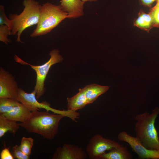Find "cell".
Here are the masks:
<instances>
[{
	"instance_id": "obj_1",
	"label": "cell",
	"mask_w": 159,
	"mask_h": 159,
	"mask_svg": "<svg viewBox=\"0 0 159 159\" xmlns=\"http://www.w3.org/2000/svg\"><path fill=\"white\" fill-rule=\"evenodd\" d=\"M64 117L62 115L50 114L47 111H36L31 112L25 122L19 124L20 127L29 132L52 140L58 132L59 122Z\"/></svg>"
},
{
	"instance_id": "obj_2",
	"label": "cell",
	"mask_w": 159,
	"mask_h": 159,
	"mask_svg": "<svg viewBox=\"0 0 159 159\" xmlns=\"http://www.w3.org/2000/svg\"><path fill=\"white\" fill-rule=\"evenodd\" d=\"M159 114V107H156L150 113L145 112L136 115L134 130L135 137L146 148L159 150V138L155 126Z\"/></svg>"
},
{
	"instance_id": "obj_3",
	"label": "cell",
	"mask_w": 159,
	"mask_h": 159,
	"mask_svg": "<svg viewBox=\"0 0 159 159\" xmlns=\"http://www.w3.org/2000/svg\"><path fill=\"white\" fill-rule=\"evenodd\" d=\"M23 4V11L19 14H11L9 18L11 22V35L16 34V41L21 43L20 37L23 31L38 23L41 6L35 0H24Z\"/></svg>"
},
{
	"instance_id": "obj_4",
	"label": "cell",
	"mask_w": 159,
	"mask_h": 159,
	"mask_svg": "<svg viewBox=\"0 0 159 159\" xmlns=\"http://www.w3.org/2000/svg\"><path fill=\"white\" fill-rule=\"evenodd\" d=\"M68 14L60 5L47 2L41 6L40 17L36 28L30 36L35 37L50 32L63 20L67 18Z\"/></svg>"
},
{
	"instance_id": "obj_5",
	"label": "cell",
	"mask_w": 159,
	"mask_h": 159,
	"mask_svg": "<svg viewBox=\"0 0 159 159\" xmlns=\"http://www.w3.org/2000/svg\"><path fill=\"white\" fill-rule=\"evenodd\" d=\"M50 58L49 59L42 65L35 66L21 59L18 56L15 55V61L23 64L28 65L35 72L36 74V82L34 88V91L36 92V97L39 99L44 93L46 88L44 82L49 71L53 65L62 61L63 58L60 54L59 50L54 49L49 53Z\"/></svg>"
},
{
	"instance_id": "obj_6",
	"label": "cell",
	"mask_w": 159,
	"mask_h": 159,
	"mask_svg": "<svg viewBox=\"0 0 159 159\" xmlns=\"http://www.w3.org/2000/svg\"><path fill=\"white\" fill-rule=\"evenodd\" d=\"M16 100L24 104L32 112L44 109L47 111H51L54 113L60 114L70 118L74 115V112L68 110H60L52 108L50 105L46 102H39L36 97V92L33 91L30 93L26 92L21 88H19Z\"/></svg>"
},
{
	"instance_id": "obj_7",
	"label": "cell",
	"mask_w": 159,
	"mask_h": 159,
	"mask_svg": "<svg viewBox=\"0 0 159 159\" xmlns=\"http://www.w3.org/2000/svg\"><path fill=\"white\" fill-rule=\"evenodd\" d=\"M120 145L114 140L104 138L100 134H96L89 140L86 151L90 159H99L106 151H109Z\"/></svg>"
},
{
	"instance_id": "obj_8",
	"label": "cell",
	"mask_w": 159,
	"mask_h": 159,
	"mask_svg": "<svg viewBox=\"0 0 159 159\" xmlns=\"http://www.w3.org/2000/svg\"><path fill=\"white\" fill-rule=\"evenodd\" d=\"M118 139L127 143L141 159H159V150L147 149L135 137L128 134L125 131H122L118 135Z\"/></svg>"
},
{
	"instance_id": "obj_9",
	"label": "cell",
	"mask_w": 159,
	"mask_h": 159,
	"mask_svg": "<svg viewBox=\"0 0 159 159\" xmlns=\"http://www.w3.org/2000/svg\"><path fill=\"white\" fill-rule=\"evenodd\" d=\"M19 88L14 77L2 67L0 68V98L16 99Z\"/></svg>"
},
{
	"instance_id": "obj_10",
	"label": "cell",
	"mask_w": 159,
	"mask_h": 159,
	"mask_svg": "<svg viewBox=\"0 0 159 159\" xmlns=\"http://www.w3.org/2000/svg\"><path fill=\"white\" fill-rule=\"evenodd\" d=\"M87 154L81 147L71 144L64 143L58 147L53 154L52 159H85Z\"/></svg>"
},
{
	"instance_id": "obj_11",
	"label": "cell",
	"mask_w": 159,
	"mask_h": 159,
	"mask_svg": "<svg viewBox=\"0 0 159 159\" xmlns=\"http://www.w3.org/2000/svg\"><path fill=\"white\" fill-rule=\"evenodd\" d=\"M84 3L81 0H61L59 5L62 9L68 14L67 18H75L84 14Z\"/></svg>"
},
{
	"instance_id": "obj_12",
	"label": "cell",
	"mask_w": 159,
	"mask_h": 159,
	"mask_svg": "<svg viewBox=\"0 0 159 159\" xmlns=\"http://www.w3.org/2000/svg\"><path fill=\"white\" fill-rule=\"evenodd\" d=\"M31 112L24 104L20 103L9 112L1 114L13 121L24 123L27 119Z\"/></svg>"
},
{
	"instance_id": "obj_13",
	"label": "cell",
	"mask_w": 159,
	"mask_h": 159,
	"mask_svg": "<svg viewBox=\"0 0 159 159\" xmlns=\"http://www.w3.org/2000/svg\"><path fill=\"white\" fill-rule=\"evenodd\" d=\"M108 86H103L97 84L87 85L82 88L87 99L88 104L92 103L101 95L108 90Z\"/></svg>"
},
{
	"instance_id": "obj_14",
	"label": "cell",
	"mask_w": 159,
	"mask_h": 159,
	"mask_svg": "<svg viewBox=\"0 0 159 159\" xmlns=\"http://www.w3.org/2000/svg\"><path fill=\"white\" fill-rule=\"evenodd\" d=\"M132 156L127 148L122 145L114 147L102 155L99 159H131Z\"/></svg>"
},
{
	"instance_id": "obj_15",
	"label": "cell",
	"mask_w": 159,
	"mask_h": 159,
	"mask_svg": "<svg viewBox=\"0 0 159 159\" xmlns=\"http://www.w3.org/2000/svg\"><path fill=\"white\" fill-rule=\"evenodd\" d=\"M67 110L72 111L82 109L88 104L87 100L82 89H80L79 92L74 96L67 98Z\"/></svg>"
},
{
	"instance_id": "obj_16",
	"label": "cell",
	"mask_w": 159,
	"mask_h": 159,
	"mask_svg": "<svg viewBox=\"0 0 159 159\" xmlns=\"http://www.w3.org/2000/svg\"><path fill=\"white\" fill-rule=\"evenodd\" d=\"M20 127L19 123L0 114V138L9 132L14 136Z\"/></svg>"
},
{
	"instance_id": "obj_17",
	"label": "cell",
	"mask_w": 159,
	"mask_h": 159,
	"mask_svg": "<svg viewBox=\"0 0 159 159\" xmlns=\"http://www.w3.org/2000/svg\"><path fill=\"white\" fill-rule=\"evenodd\" d=\"M134 24L138 27L148 32L153 27L152 19L150 14H146L142 11L139 13L138 16L135 21Z\"/></svg>"
},
{
	"instance_id": "obj_18",
	"label": "cell",
	"mask_w": 159,
	"mask_h": 159,
	"mask_svg": "<svg viewBox=\"0 0 159 159\" xmlns=\"http://www.w3.org/2000/svg\"><path fill=\"white\" fill-rule=\"evenodd\" d=\"M20 102L16 99L9 98H0V114L7 112Z\"/></svg>"
},
{
	"instance_id": "obj_19",
	"label": "cell",
	"mask_w": 159,
	"mask_h": 159,
	"mask_svg": "<svg viewBox=\"0 0 159 159\" xmlns=\"http://www.w3.org/2000/svg\"><path fill=\"white\" fill-rule=\"evenodd\" d=\"M34 142V140L32 138L23 137L19 145L20 148L25 154L30 156Z\"/></svg>"
},
{
	"instance_id": "obj_20",
	"label": "cell",
	"mask_w": 159,
	"mask_h": 159,
	"mask_svg": "<svg viewBox=\"0 0 159 159\" xmlns=\"http://www.w3.org/2000/svg\"><path fill=\"white\" fill-rule=\"evenodd\" d=\"M149 13L152 19L153 27H159V3L158 2L150 9Z\"/></svg>"
},
{
	"instance_id": "obj_21",
	"label": "cell",
	"mask_w": 159,
	"mask_h": 159,
	"mask_svg": "<svg viewBox=\"0 0 159 159\" xmlns=\"http://www.w3.org/2000/svg\"><path fill=\"white\" fill-rule=\"evenodd\" d=\"M11 35V31L9 27L6 25H0V41L7 44L11 41L8 36Z\"/></svg>"
},
{
	"instance_id": "obj_22",
	"label": "cell",
	"mask_w": 159,
	"mask_h": 159,
	"mask_svg": "<svg viewBox=\"0 0 159 159\" xmlns=\"http://www.w3.org/2000/svg\"><path fill=\"white\" fill-rule=\"evenodd\" d=\"M11 153L14 158L29 159L30 156L25 154L20 148L19 145H16L13 147Z\"/></svg>"
},
{
	"instance_id": "obj_23",
	"label": "cell",
	"mask_w": 159,
	"mask_h": 159,
	"mask_svg": "<svg viewBox=\"0 0 159 159\" xmlns=\"http://www.w3.org/2000/svg\"><path fill=\"white\" fill-rule=\"evenodd\" d=\"M6 25L8 26L10 29L11 26V20L6 15L4 8L2 5L0 6V25Z\"/></svg>"
},
{
	"instance_id": "obj_24",
	"label": "cell",
	"mask_w": 159,
	"mask_h": 159,
	"mask_svg": "<svg viewBox=\"0 0 159 159\" xmlns=\"http://www.w3.org/2000/svg\"><path fill=\"white\" fill-rule=\"evenodd\" d=\"M0 159H14L12 153L9 151V149L5 148L1 151L0 154Z\"/></svg>"
},
{
	"instance_id": "obj_25",
	"label": "cell",
	"mask_w": 159,
	"mask_h": 159,
	"mask_svg": "<svg viewBox=\"0 0 159 159\" xmlns=\"http://www.w3.org/2000/svg\"><path fill=\"white\" fill-rule=\"evenodd\" d=\"M141 4L147 6H150L157 0H139Z\"/></svg>"
},
{
	"instance_id": "obj_26",
	"label": "cell",
	"mask_w": 159,
	"mask_h": 159,
	"mask_svg": "<svg viewBox=\"0 0 159 159\" xmlns=\"http://www.w3.org/2000/svg\"><path fill=\"white\" fill-rule=\"evenodd\" d=\"M82 1L84 2V3L86 1H96L97 0H81Z\"/></svg>"
},
{
	"instance_id": "obj_27",
	"label": "cell",
	"mask_w": 159,
	"mask_h": 159,
	"mask_svg": "<svg viewBox=\"0 0 159 159\" xmlns=\"http://www.w3.org/2000/svg\"><path fill=\"white\" fill-rule=\"evenodd\" d=\"M157 1L159 3V0H157Z\"/></svg>"
}]
</instances>
